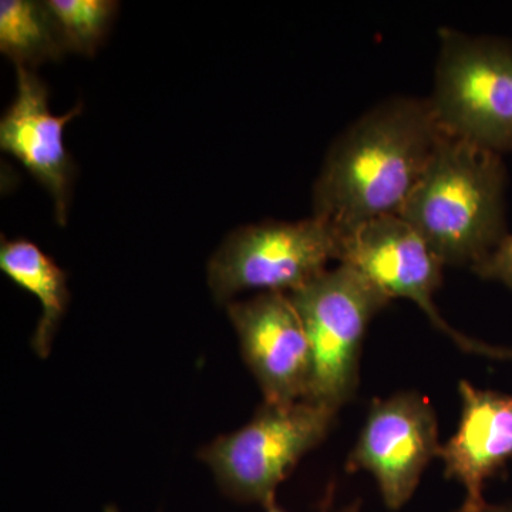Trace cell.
Returning a JSON list of instances; mask_svg holds the SVG:
<instances>
[{
  "label": "cell",
  "instance_id": "obj_5",
  "mask_svg": "<svg viewBox=\"0 0 512 512\" xmlns=\"http://www.w3.org/2000/svg\"><path fill=\"white\" fill-rule=\"evenodd\" d=\"M429 100L446 133L498 154L512 151V43L441 29Z\"/></svg>",
  "mask_w": 512,
  "mask_h": 512
},
{
  "label": "cell",
  "instance_id": "obj_14",
  "mask_svg": "<svg viewBox=\"0 0 512 512\" xmlns=\"http://www.w3.org/2000/svg\"><path fill=\"white\" fill-rule=\"evenodd\" d=\"M64 52L92 56L109 33L119 3L113 0H47Z\"/></svg>",
  "mask_w": 512,
  "mask_h": 512
},
{
  "label": "cell",
  "instance_id": "obj_13",
  "mask_svg": "<svg viewBox=\"0 0 512 512\" xmlns=\"http://www.w3.org/2000/svg\"><path fill=\"white\" fill-rule=\"evenodd\" d=\"M0 52L16 66L28 69L62 56V40L45 2L3 0L0 3Z\"/></svg>",
  "mask_w": 512,
  "mask_h": 512
},
{
  "label": "cell",
  "instance_id": "obj_11",
  "mask_svg": "<svg viewBox=\"0 0 512 512\" xmlns=\"http://www.w3.org/2000/svg\"><path fill=\"white\" fill-rule=\"evenodd\" d=\"M461 417L456 434L441 446L444 474L466 488L458 512H483L484 485L512 463V394L460 382Z\"/></svg>",
  "mask_w": 512,
  "mask_h": 512
},
{
  "label": "cell",
  "instance_id": "obj_12",
  "mask_svg": "<svg viewBox=\"0 0 512 512\" xmlns=\"http://www.w3.org/2000/svg\"><path fill=\"white\" fill-rule=\"evenodd\" d=\"M0 269L10 281L35 295L42 305V316L37 323L32 346L37 355L47 357L69 303L66 274L28 239L10 241L2 238Z\"/></svg>",
  "mask_w": 512,
  "mask_h": 512
},
{
  "label": "cell",
  "instance_id": "obj_3",
  "mask_svg": "<svg viewBox=\"0 0 512 512\" xmlns=\"http://www.w3.org/2000/svg\"><path fill=\"white\" fill-rule=\"evenodd\" d=\"M288 295L311 345L312 375L305 400L339 410L355 397L367 326L390 299L348 264L323 272Z\"/></svg>",
  "mask_w": 512,
  "mask_h": 512
},
{
  "label": "cell",
  "instance_id": "obj_9",
  "mask_svg": "<svg viewBox=\"0 0 512 512\" xmlns=\"http://www.w3.org/2000/svg\"><path fill=\"white\" fill-rule=\"evenodd\" d=\"M228 316L265 403L305 400L312 375L311 345L288 293L262 292L248 301L231 302Z\"/></svg>",
  "mask_w": 512,
  "mask_h": 512
},
{
  "label": "cell",
  "instance_id": "obj_15",
  "mask_svg": "<svg viewBox=\"0 0 512 512\" xmlns=\"http://www.w3.org/2000/svg\"><path fill=\"white\" fill-rule=\"evenodd\" d=\"M471 269L480 278L501 282L512 289V235H505L498 247Z\"/></svg>",
  "mask_w": 512,
  "mask_h": 512
},
{
  "label": "cell",
  "instance_id": "obj_17",
  "mask_svg": "<svg viewBox=\"0 0 512 512\" xmlns=\"http://www.w3.org/2000/svg\"><path fill=\"white\" fill-rule=\"evenodd\" d=\"M359 510V505H353V507H348L346 510H343L342 512H357ZM266 512H285L282 510V508H279L278 505H272V507H269ZM323 512H329L328 510H323Z\"/></svg>",
  "mask_w": 512,
  "mask_h": 512
},
{
  "label": "cell",
  "instance_id": "obj_2",
  "mask_svg": "<svg viewBox=\"0 0 512 512\" xmlns=\"http://www.w3.org/2000/svg\"><path fill=\"white\" fill-rule=\"evenodd\" d=\"M501 156L444 131L400 217L444 265L473 268L505 238Z\"/></svg>",
  "mask_w": 512,
  "mask_h": 512
},
{
  "label": "cell",
  "instance_id": "obj_10",
  "mask_svg": "<svg viewBox=\"0 0 512 512\" xmlns=\"http://www.w3.org/2000/svg\"><path fill=\"white\" fill-rule=\"evenodd\" d=\"M15 100L0 121V147L16 158L43 187L55 205L56 220L66 224L74 167L64 146V128L82 114L77 104L64 116L49 109V90L32 69L16 66Z\"/></svg>",
  "mask_w": 512,
  "mask_h": 512
},
{
  "label": "cell",
  "instance_id": "obj_4",
  "mask_svg": "<svg viewBox=\"0 0 512 512\" xmlns=\"http://www.w3.org/2000/svg\"><path fill=\"white\" fill-rule=\"evenodd\" d=\"M336 414L338 410L308 400L264 403L247 426L218 437L202 448L200 457L225 493L268 510L275 505L278 485L326 439Z\"/></svg>",
  "mask_w": 512,
  "mask_h": 512
},
{
  "label": "cell",
  "instance_id": "obj_1",
  "mask_svg": "<svg viewBox=\"0 0 512 512\" xmlns=\"http://www.w3.org/2000/svg\"><path fill=\"white\" fill-rule=\"evenodd\" d=\"M444 130L429 99L390 97L330 146L313 187V217L340 235L400 215Z\"/></svg>",
  "mask_w": 512,
  "mask_h": 512
},
{
  "label": "cell",
  "instance_id": "obj_18",
  "mask_svg": "<svg viewBox=\"0 0 512 512\" xmlns=\"http://www.w3.org/2000/svg\"><path fill=\"white\" fill-rule=\"evenodd\" d=\"M104 512H119V511H117L116 508H114V507H107L106 511H104Z\"/></svg>",
  "mask_w": 512,
  "mask_h": 512
},
{
  "label": "cell",
  "instance_id": "obj_6",
  "mask_svg": "<svg viewBox=\"0 0 512 512\" xmlns=\"http://www.w3.org/2000/svg\"><path fill=\"white\" fill-rule=\"evenodd\" d=\"M342 235L312 217L296 222L266 221L232 232L208 266L215 301L239 292L291 293L308 285L340 258Z\"/></svg>",
  "mask_w": 512,
  "mask_h": 512
},
{
  "label": "cell",
  "instance_id": "obj_8",
  "mask_svg": "<svg viewBox=\"0 0 512 512\" xmlns=\"http://www.w3.org/2000/svg\"><path fill=\"white\" fill-rule=\"evenodd\" d=\"M440 448L436 413L429 400L419 393H397L375 400L370 407L346 470L372 473L384 504L396 511L412 498Z\"/></svg>",
  "mask_w": 512,
  "mask_h": 512
},
{
  "label": "cell",
  "instance_id": "obj_16",
  "mask_svg": "<svg viewBox=\"0 0 512 512\" xmlns=\"http://www.w3.org/2000/svg\"><path fill=\"white\" fill-rule=\"evenodd\" d=\"M483 512H512V504L487 505Z\"/></svg>",
  "mask_w": 512,
  "mask_h": 512
},
{
  "label": "cell",
  "instance_id": "obj_7",
  "mask_svg": "<svg viewBox=\"0 0 512 512\" xmlns=\"http://www.w3.org/2000/svg\"><path fill=\"white\" fill-rule=\"evenodd\" d=\"M340 264L353 266L392 301L416 303L447 338L467 353L512 360V348H498L457 332L434 306L433 295L443 281V262L400 215H384L342 235Z\"/></svg>",
  "mask_w": 512,
  "mask_h": 512
}]
</instances>
